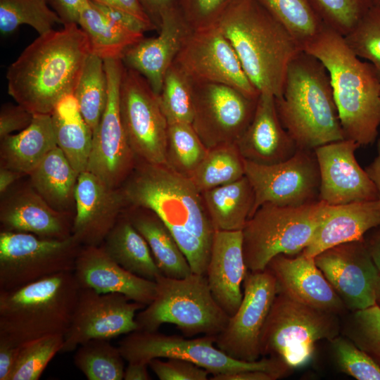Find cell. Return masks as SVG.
<instances>
[{
  "mask_svg": "<svg viewBox=\"0 0 380 380\" xmlns=\"http://www.w3.org/2000/svg\"><path fill=\"white\" fill-rule=\"evenodd\" d=\"M119 188L127 207L148 208L159 216L185 255L192 272L205 275L215 230L201 193L191 180L167 165L137 160Z\"/></svg>",
  "mask_w": 380,
  "mask_h": 380,
  "instance_id": "1",
  "label": "cell"
},
{
  "mask_svg": "<svg viewBox=\"0 0 380 380\" xmlns=\"http://www.w3.org/2000/svg\"><path fill=\"white\" fill-rule=\"evenodd\" d=\"M91 53L77 23L39 35L8 68V93L32 114H51L58 102L73 94Z\"/></svg>",
  "mask_w": 380,
  "mask_h": 380,
  "instance_id": "2",
  "label": "cell"
},
{
  "mask_svg": "<svg viewBox=\"0 0 380 380\" xmlns=\"http://www.w3.org/2000/svg\"><path fill=\"white\" fill-rule=\"evenodd\" d=\"M329 72L345 139L373 144L380 126V79L374 66L362 61L342 34L324 24L303 49Z\"/></svg>",
  "mask_w": 380,
  "mask_h": 380,
  "instance_id": "3",
  "label": "cell"
},
{
  "mask_svg": "<svg viewBox=\"0 0 380 380\" xmlns=\"http://www.w3.org/2000/svg\"><path fill=\"white\" fill-rule=\"evenodd\" d=\"M215 25L260 94L279 97L289 64L302 51L289 30L256 0H239Z\"/></svg>",
  "mask_w": 380,
  "mask_h": 380,
  "instance_id": "4",
  "label": "cell"
},
{
  "mask_svg": "<svg viewBox=\"0 0 380 380\" xmlns=\"http://www.w3.org/2000/svg\"><path fill=\"white\" fill-rule=\"evenodd\" d=\"M275 102L280 121L298 148L314 150L345 139L329 72L305 51L289 63Z\"/></svg>",
  "mask_w": 380,
  "mask_h": 380,
  "instance_id": "5",
  "label": "cell"
},
{
  "mask_svg": "<svg viewBox=\"0 0 380 380\" xmlns=\"http://www.w3.org/2000/svg\"><path fill=\"white\" fill-rule=\"evenodd\" d=\"M79 291L73 272L0 291V337L21 346L45 336H64L71 323Z\"/></svg>",
  "mask_w": 380,
  "mask_h": 380,
  "instance_id": "6",
  "label": "cell"
},
{
  "mask_svg": "<svg viewBox=\"0 0 380 380\" xmlns=\"http://www.w3.org/2000/svg\"><path fill=\"white\" fill-rule=\"evenodd\" d=\"M152 302L136 316L137 330L158 331L163 324H175L184 336H217L229 316L213 298L205 275L191 273L182 279L160 274Z\"/></svg>",
  "mask_w": 380,
  "mask_h": 380,
  "instance_id": "7",
  "label": "cell"
},
{
  "mask_svg": "<svg viewBox=\"0 0 380 380\" xmlns=\"http://www.w3.org/2000/svg\"><path fill=\"white\" fill-rule=\"evenodd\" d=\"M328 204L317 202L284 206L260 205L247 221L243 233V251L248 271H261L276 255H296L312 240L324 220Z\"/></svg>",
  "mask_w": 380,
  "mask_h": 380,
  "instance_id": "8",
  "label": "cell"
},
{
  "mask_svg": "<svg viewBox=\"0 0 380 380\" xmlns=\"http://www.w3.org/2000/svg\"><path fill=\"white\" fill-rule=\"evenodd\" d=\"M340 317L277 293L261 334V356L279 358L291 369L301 367L317 341L341 334Z\"/></svg>",
  "mask_w": 380,
  "mask_h": 380,
  "instance_id": "9",
  "label": "cell"
},
{
  "mask_svg": "<svg viewBox=\"0 0 380 380\" xmlns=\"http://www.w3.org/2000/svg\"><path fill=\"white\" fill-rule=\"evenodd\" d=\"M215 336L185 338L166 335L158 331H134L125 336L118 348L128 362H148L155 358H179L206 369L212 376L251 370H264L281 378L291 370L279 358L264 357L254 362L234 359L215 346Z\"/></svg>",
  "mask_w": 380,
  "mask_h": 380,
  "instance_id": "10",
  "label": "cell"
},
{
  "mask_svg": "<svg viewBox=\"0 0 380 380\" xmlns=\"http://www.w3.org/2000/svg\"><path fill=\"white\" fill-rule=\"evenodd\" d=\"M81 245L30 233L0 232V291H11L42 279L73 272Z\"/></svg>",
  "mask_w": 380,
  "mask_h": 380,
  "instance_id": "11",
  "label": "cell"
},
{
  "mask_svg": "<svg viewBox=\"0 0 380 380\" xmlns=\"http://www.w3.org/2000/svg\"><path fill=\"white\" fill-rule=\"evenodd\" d=\"M119 110L125 137L137 160L166 165L168 123L158 95L144 76L125 66Z\"/></svg>",
  "mask_w": 380,
  "mask_h": 380,
  "instance_id": "12",
  "label": "cell"
},
{
  "mask_svg": "<svg viewBox=\"0 0 380 380\" xmlns=\"http://www.w3.org/2000/svg\"><path fill=\"white\" fill-rule=\"evenodd\" d=\"M245 170L255 194L253 214L267 203L299 206L319 201L320 175L314 150L298 148L289 159L272 165L245 160Z\"/></svg>",
  "mask_w": 380,
  "mask_h": 380,
  "instance_id": "13",
  "label": "cell"
},
{
  "mask_svg": "<svg viewBox=\"0 0 380 380\" xmlns=\"http://www.w3.org/2000/svg\"><path fill=\"white\" fill-rule=\"evenodd\" d=\"M257 101L229 85L194 82L191 125L208 149L236 144L253 119Z\"/></svg>",
  "mask_w": 380,
  "mask_h": 380,
  "instance_id": "14",
  "label": "cell"
},
{
  "mask_svg": "<svg viewBox=\"0 0 380 380\" xmlns=\"http://www.w3.org/2000/svg\"><path fill=\"white\" fill-rule=\"evenodd\" d=\"M108 99L100 122L93 133L87 170L107 185L119 188L133 170L137 158L130 148L122 127L119 94L125 68L120 58L106 59Z\"/></svg>",
  "mask_w": 380,
  "mask_h": 380,
  "instance_id": "15",
  "label": "cell"
},
{
  "mask_svg": "<svg viewBox=\"0 0 380 380\" xmlns=\"http://www.w3.org/2000/svg\"><path fill=\"white\" fill-rule=\"evenodd\" d=\"M277 293V282L269 269L248 270L241 303L215 336V346L234 359L258 360L261 334Z\"/></svg>",
  "mask_w": 380,
  "mask_h": 380,
  "instance_id": "16",
  "label": "cell"
},
{
  "mask_svg": "<svg viewBox=\"0 0 380 380\" xmlns=\"http://www.w3.org/2000/svg\"><path fill=\"white\" fill-rule=\"evenodd\" d=\"M175 63L194 82L229 85L254 99L260 95L246 76L233 46L216 25L192 30Z\"/></svg>",
  "mask_w": 380,
  "mask_h": 380,
  "instance_id": "17",
  "label": "cell"
},
{
  "mask_svg": "<svg viewBox=\"0 0 380 380\" xmlns=\"http://www.w3.org/2000/svg\"><path fill=\"white\" fill-rule=\"evenodd\" d=\"M145 307L121 293H99L80 287L61 352L73 351L92 339L110 340L137 330V312Z\"/></svg>",
  "mask_w": 380,
  "mask_h": 380,
  "instance_id": "18",
  "label": "cell"
},
{
  "mask_svg": "<svg viewBox=\"0 0 380 380\" xmlns=\"http://www.w3.org/2000/svg\"><path fill=\"white\" fill-rule=\"evenodd\" d=\"M314 260L348 311L376 304L375 290L380 271L364 239L331 247Z\"/></svg>",
  "mask_w": 380,
  "mask_h": 380,
  "instance_id": "19",
  "label": "cell"
},
{
  "mask_svg": "<svg viewBox=\"0 0 380 380\" xmlns=\"http://www.w3.org/2000/svg\"><path fill=\"white\" fill-rule=\"evenodd\" d=\"M360 146L344 139L314 149L320 175L319 201L340 205L378 200L374 183L355 158Z\"/></svg>",
  "mask_w": 380,
  "mask_h": 380,
  "instance_id": "20",
  "label": "cell"
},
{
  "mask_svg": "<svg viewBox=\"0 0 380 380\" xmlns=\"http://www.w3.org/2000/svg\"><path fill=\"white\" fill-rule=\"evenodd\" d=\"M126 207L120 188L82 172L75 189L73 238L81 246H101Z\"/></svg>",
  "mask_w": 380,
  "mask_h": 380,
  "instance_id": "21",
  "label": "cell"
},
{
  "mask_svg": "<svg viewBox=\"0 0 380 380\" xmlns=\"http://www.w3.org/2000/svg\"><path fill=\"white\" fill-rule=\"evenodd\" d=\"M15 184L1 196V231L30 233L51 239L72 236L74 215L51 207L29 181Z\"/></svg>",
  "mask_w": 380,
  "mask_h": 380,
  "instance_id": "22",
  "label": "cell"
},
{
  "mask_svg": "<svg viewBox=\"0 0 380 380\" xmlns=\"http://www.w3.org/2000/svg\"><path fill=\"white\" fill-rule=\"evenodd\" d=\"M191 31L178 6L170 9L163 15L156 37H144L125 51L124 65L144 76L158 95L167 71Z\"/></svg>",
  "mask_w": 380,
  "mask_h": 380,
  "instance_id": "23",
  "label": "cell"
},
{
  "mask_svg": "<svg viewBox=\"0 0 380 380\" xmlns=\"http://www.w3.org/2000/svg\"><path fill=\"white\" fill-rule=\"evenodd\" d=\"M266 268L275 278L277 293L340 316L348 311L314 258L306 257L302 252L294 258L279 254L269 262Z\"/></svg>",
  "mask_w": 380,
  "mask_h": 380,
  "instance_id": "24",
  "label": "cell"
},
{
  "mask_svg": "<svg viewBox=\"0 0 380 380\" xmlns=\"http://www.w3.org/2000/svg\"><path fill=\"white\" fill-rule=\"evenodd\" d=\"M73 273L80 288L90 289L99 293H121L146 306L156 295L155 281L127 271L101 246H82Z\"/></svg>",
  "mask_w": 380,
  "mask_h": 380,
  "instance_id": "25",
  "label": "cell"
},
{
  "mask_svg": "<svg viewBox=\"0 0 380 380\" xmlns=\"http://www.w3.org/2000/svg\"><path fill=\"white\" fill-rule=\"evenodd\" d=\"M247 272L242 230L215 231L205 277L213 298L229 317L241 303Z\"/></svg>",
  "mask_w": 380,
  "mask_h": 380,
  "instance_id": "26",
  "label": "cell"
},
{
  "mask_svg": "<svg viewBox=\"0 0 380 380\" xmlns=\"http://www.w3.org/2000/svg\"><path fill=\"white\" fill-rule=\"evenodd\" d=\"M236 144L246 160L261 165L284 161L296 152L279 118L274 95L260 94L253 119Z\"/></svg>",
  "mask_w": 380,
  "mask_h": 380,
  "instance_id": "27",
  "label": "cell"
},
{
  "mask_svg": "<svg viewBox=\"0 0 380 380\" xmlns=\"http://www.w3.org/2000/svg\"><path fill=\"white\" fill-rule=\"evenodd\" d=\"M380 225L379 200L329 205L325 217L302 253L315 258L323 251L343 243L363 239Z\"/></svg>",
  "mask_w": 380,
  "mask_h": 380,
  "instance_id": "28",
  "label": "cell"
},
{
  "mask_svg": "<svg viewBox=\"0 0 380 380\" xmlns=\"http://www.w3.org/2000/svg\"><path fill=\"white\" fill-rule=\"evenodd\" d=\"M0 140V167L25 175L57 146L51 114H34L27 128Z\"/></svg>",
  "mask_w": 380,
  "mask_h": 380,
  "instance_id": "29",
  "label": "cell"
},
{
  "mask_svg": "<svg viewBox=\"0 0 380 380\" xmlns=\"http://www.w3.org/2000/svg\"><path fill=\"white\" fill-rule=\"evenodd\" d=\"M123 213L146 241L162 275L182 279L192 273L185 255L157 214L148 208L131 206Z\"/></svg>",
  "mask_w": 380,
  "mask_h": 380,
  "instance_id": "30",
  "label": "cell"
},
{
  "mask_svg": "<svg viewBox=\"0 0 380 380\" xmlns=\"http://www.w3.org/2000/svg\"><path fill=\"white\" fill-rule=\"evenodd\" d=\"M79 175L56 146L28 176L32 186L51 207L75 216L73 209Z\"/></svg>",
  "mask_w": 380,
  "mask_h": 380,
  "instance_id": "31",
  "label": "cell"
},
{
  "mask_svg": "<svg viewBox=\"0 0 380 380\" xmlns=\"http://www.w3.org/2000/svg\"><path fill=\"white\" fill-rule=\"evenodd\" d=\"M57 146L80 174L87 170L93 132L84 119L76 98H62L51 113Z\"/></svg>",
  "mask_w": 380,
  "mask_h": 380,
  "instance_id": "32",
  "label": "cell"
},
{
  "mask_svg": "<svg viewBox=\"0 0 380 380\" xmlns=\"http://www.w3.org/2000/svg\"><path fill=\"white\" fill-rule=\"evenodd\" d=\"M201 196L215 231H241L253 214L255 194L246 175Z\"/></svg>",
  "mask_w": 380,
  "mask_h": 380,
  "instance_id": "33",
  "label": "cell"
},
{
  "mask_svg": "<svg viewBox=\"0 0 380 380\" xmlns=\"http://www.w3.org/2000/svg\"><path fill=\"white\" fill-rule=\"evenodd\" d=\"M127 271L148 280L161 274L146 241L122 213L101 245Z\"/></svg>",
  "mask_w": 380,
  "mask_h": 380,
  "instance_id": "34",
  "label": "cell"
},
{
  "mask_svg": "<svg viewBox=\"0 0 380 380\" xmlns=\"http://www.w3.org/2000/svg\"><path fill=\"white\" fill-rule=\"evenodd\" d=\"M79 26L89 40L91 53L103 60L120 58L144 37V33L124 27L107 18L90 0L83 7Z\"/></svg>",
  "mask_w": 380,
  "mask_h": 380,
  "instance_id": "35",
  "label": "cell"
},
{
  "mask_svg": "<svg viewBox=\"0 0 380 380\" xmlns=\"http://www.w3.org/2000/svg\"><path fill=\"white\" fill-rule=\"evenodd\" d=\"M245 170V159L237 144H228L208 149L189 179L202 193L241 179Z\"/></svg>",
  "mask_w": 380,
  "mask_h": 380,
  "instance_id": "36",
  "label": "cell"
},
{
  "mask_svg": "<svg viewBox=\"0 0 380 380\" xmlns=\"http://www.w3.org/2000/svg\"><path fill=\"white\" fill-rule=\"evenodd\" d=\"M73 94L84 119L94 133L108 99V80L101 58L93 53L89 55Z\"/></svg>",
  "mask_w": 380,
  "mask_h": 380,
  "instance_id": "37",
  "label": "cell"
},
{
  "mask_svg": "<svg viewBox=\"0 0 380 380\" xmlns=\"http://www.w3.org/2000/svg\"><path fill=\"white\" fill-rule=\"evenodd\" d=\"M77 348L75 365L88 380L124 379L125 360L110 340L92 339Z\"/></svg>",
  "mask_w": 380,
  "mask_h": 380,
  "instance_id": "38",
  "label": "cell"
},
{
  "mask_svg": "<svg viewBox=\"0 0 380 380\" xmlns=\"http://www.w3.org/2000/svg\"><path fill=\"white\" fill-rule=\"evenodd\" d=\"M256 1L289 30L302 49L324 24L310 0Z\"/></svg>",
  "mask_w": 380,
  "mask_h": 380,
  "instance_id": "39",
  "label": "cell"
},
{
  "mask_svg": "<svg viewBox=\"0 0 380 380\" xmlns=\"http://www.w3.org/2000/svg\"><path fill=\"white\" fill-rule=\"evenodd\" d=\"M56 24L63 21L49 8L47 0H0V31L4 34L28 25L41 35L53 30Z\"/></svg>",
  "mask_w": 380,
  "mask_h": 380,
  "instance_id": "40",
  "label": "cell"
},
{
  "mask_svg": "<svg viewBox=\"0 0 380 380\" xmlns=\"http://www.w3.org/2000/svg\"><path fill=\"white\" fill-rule=\"evenodd\" d=\"M190 123L168 124L166 165L189 178L208 153Z\"/></svg>",
  "mask_w": 380,
  "mask_h": 380,
  "instance_id": "41",
  "label": "cell"
},
{
  "mask_svg": "<svg viewBox=\"0 0 380 380\" xmlns=\"http://www.w3.org/2000/svg\"><path fill=\"white\" fill-rule=\"evenodd\" d=\"M158 99L168 124L192 123L194 82L175 62L165 75Z\"/></svg>",
  "mask_w": 380,
  "mask_h": 380,
  "instance_id": "42",
  "label": "cell"
},
{
  "mask_svg": "<svg viewBox=\"0 0 380 380\" xmlns=\"http://www.w3.org/2000/svg\"><path fill=\"white\" fill-rule=\"evenodd\" d=\"M64 336H45L20 346L10 380H38L52 358L61 352Z\"/></svg>",
  "mask_w": 380,
  "mask_h": 380,
  "instance_id": "43",
  "label": "cell"
},
{
  "mask_svg": "<svg viewBox=\"0 0 380 380\" xmlns=\"http://www.w3.org/2000/svg\"><path fill=\"white\" fill-rule=\"evenodd\" d=\"M341 334L351 340L380 367V307L350 312Z\"/></svg>",
  "mask_w": 380,
  "mask_h": 380,
  "instance_id": "44",
  "label": "cell"
},
{
  "mask_svg": "<svg viewBox=\"0 0 380 380\" xmlns=\"http://www.w3.org/2000/svg\"><path fill=\"white\" fill-rule=\"evenodd\" d=\"M343 37L358 58L371 62L380 79V8L371 5L357 25Z\"/></svg>",
  "mask_w": 380,
  "mask_h": 380,
  "instance_id": "45",
  "label": "cell"
},
{
  "mask_svg": "<svg viewBox=\"0 0 380 380\" xmlns=\"http://www.w3.org/2000/svg\"><path fill=\"white\" fill-rule=\"evenodd\" d=\"M340 371L357 380H380V367L343 334L329 341Z\"/></svg>",
  "mask_w": 380,
  "mask_h": 380,
  "instance_id": "46",
  "label": "cell"
},
{
  "mask_svg": "<svg viewBox=\"0 0 380 380\" xmlns=\"http://www.w3.org/2000/svg\"><path fill=\"white\" fill-rule=\"evenodd\" d=\"M327 26L343 36L357 25L372 3L368 0H310Z\"/></svg>",
  "mask_w": 380,
  "mask_h": 380,
  "instance_id": "47",
  "label": "cell"
},
{
  "mask_svg": "<svg viewBox=\"0 0 380 380\" xmlns=\"http://www.w3.org/2000/svg\"><path fill=\"white\" fill-rule=\"evenodd\" d=\"M239 0H177V6L192 30L215 25Z\"/></svg>",
  "mask_w": 380,
  "mask_h": 380,
  "instance_id": "48",
  "label": "cell"
},
{
  "mask_svg": "<svg viewBox=\"0 0 380 380\" xmlns=\"http://www.w3.org/2000/svg\"><path fill=\"white\" fill-rule=\"evenodd\" d=\"M155 358L148 367L160 380H207L210 373L196 364L179 358Z\"/></svg>",
  "mask_w": 380,
  "mask_h": 380,
  "instance_id": "49",
  "label": "cell"
},
{
  "mask_svg": "<svg viewBox=\"0 0 380 380\" xmlns=\"http://www.w3.org/2000/svg\"><path fill=\"white\" fill-rule=\"evenodd\" d=\"M34 114L19 104L4 105L0 112V139L27 128Z\"/></svg>",
  "mask_w": 380,
  "mask_h": 380,
  "instance_id": "50",
  "label": "cell"
},
{
  "mask_svg": "<svg viewBox=\"0 0 380 380\" xmlns=\"http://www.w3.org/2000/svg\"><path fill=\"white\" fill-rule=\"evenodd\" d=\"M20 346L0 337V380H10L15 366Z\"/></svg>",
  "mask_w": 380,
  "mask_h": 380,
  "instance_id": "51",
  "label": "cell"
},
{
  "mask_svg": "<svg viewBox=\"0 0 380 380\" xmlns=\"http://www.w3.org/2000/svg\"><path fill=\"white\" fill-rule=\"evenodd\" d=\"M94 2L112 7L135 17L144 24L148 25L152 30H157L156 26L151 21L144 12L139 0H91Z\"/></svg>",
  "mask_w": 380,
  "mask_h": 380,
  "instance_id": "52",
  "label": "cell"
},
{
  "mask_svg": "<svg viewBox=\"0 0 380 380\" xmlns=\"http://www.w3.org/2000/svg\"><path fill=\"white\" fill-rule=\"evenodd\" d=\"M55 11L66 23H78L80 13L88 0H50Z\"/></svg>",
  "mask_w": 380,
  "mask_h": 380,
  "instance_id": "53",
  "label": "cell"
},
{
  "mask_svg": "<svg viewBox=\"0 0 380 380\" xmlns=\"http://www.w3.org/2000/svg\"><path fill=\"white\" fill-rule=\"evenodd\" d=\"M144 12L158 30L163 15L177 6V0H139Z\"/></svg>",
  "mask_w": 380,
  "mask_h": 380,
  "instance_id": "54",
  "label": "cell"
},
{
  "mask_svg": "<svg viewBox=\"0 0 380 380\" xmlns=\"http://www.w3.org/2000/svg\"><path fill=\"white\" fill-rule=\"evenodd\" d=\"M281 377L264 370H251L231 374L212 376V380H276Z\"/></svg>",
  "mask_w": 380,
  "mask_h": 380,
  "instance_id": "55",
  "label": "cell"
},
{
  "mask_svg": "<svg viewBox=\"0 0 380 380\" xmlns=\"http://www.w3.org/2000/svg\"><path fill=\"white\" fill-rule=\"evenodd\" d=\"M369 252L380 271V225L369 230L364 237Z\"/></svg>",
  "mask_w": 380,
  "mask_h": 380,
  "instance_id": "56",
  "label": "cell"
},
{
  "mask_svg": "<svg viewBox=\"0 0 380 380\" xmlns=\"http://www.w3.org/2000/svg\"><path fill=\"white\" fill-rule=\"evenodd\" d=\"M148 364L142 362H128L125 369V380H149Z\"/></svg>",
  "mask_w": 380,
  "mask_h": 380,
  "instance_id": "57",
  "label": "cell"
},
{
  "mask_svg": "<svg viewBox=\"0 0 380 380\" xmlns=\"http://www.w3.org/2000/svg\"><path fill=\"white\" fill-rule=\"evenodd\" d=\"M25 175L16 170L0 167V195L4 194Z\"/></svg>",
  "mask_w": 380,
  "mask_h": 380,
  "instance_id": "58",
  "label": "cell"
},
{
  "mask_svg": "<svg viewBox=\"0 0 380 380\" xmlns=\"http://www.w3.org/2000/svg\"><path fill=\"white\" fill-rule=\"evenodd\" d=\"M376 151V157L365 170L376 187L378 200L380 202V139L377 141Z\"/></svg>",
  "mask_w": 380,
  "mask_h": 380,
  "instance_id": "59",
  "label": "cell"
},
{
  "mask_svg": "<svg viewBox=\"0 0 380 380\" xmlns=\"http://www.w3.org/2000/svg\"><path fill=\"white\" fill-rule=\"evenodd\" d=\"M375 298L376 303L380 307V275L376 285Z\"/></svg>",
  "mask_w": 380,
  "mask_h": 380,
  "instance_id": "60",
  "label": "cell"
},
{
  "mask_svg": "<svg viewBox=\"0 0 380 380\" xmlns=\"http://www.w3.org/2000/svg\"><path fill=\"white\" fill-rule=\"evenodd\" d=\"M372 5L380 8V0H371Z\"/></svg>",
  "mask_w": 380,
  "mask_h": 380,
  "instance_id": "61",
  "label": "cell"
},
{
  "mask_svg": "<svg viewBox=\"0 0 380 380\" xmlns=\"http://www.w3.org/2000/svg\"><path fill=\"white\" fill-rule=\"evenodd\" d=\"M368 1H369L371 2V0H368Z\"/></svg>",
  "mask_w": 380,
  "mask_h": 380,
  "instance_id": "62",
  "label": "cell"
}]
</instances>
